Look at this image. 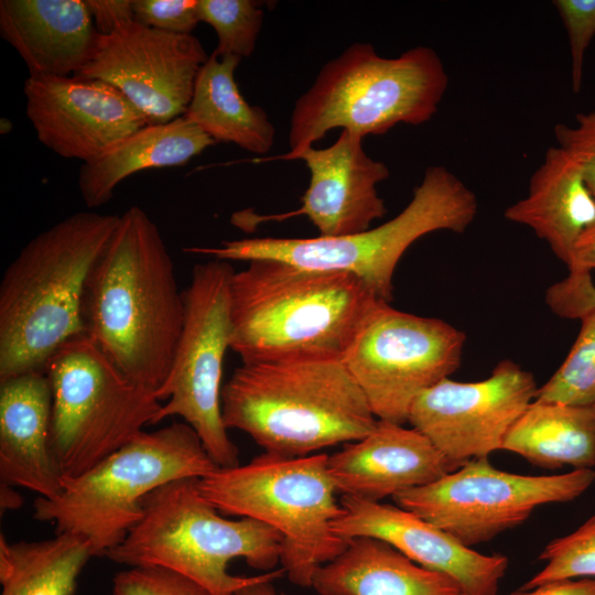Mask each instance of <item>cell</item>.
Masks as SVG:
<instances>
[{
    "instance_id": "30bf717a",
    "label": "cell",
    "mask_w": 595,
    "mask_h": 595,
    "mask_svg": "<svg viewBox=\"0 0 595 595\" xmlns=\"http://www.w3.org/2000/svg\"><path fill=\"white\" fill-rule=\"evenodd\" d=\"M50 448L62 478L76 477L154 424L162 402L126 376L86 335L47 361Z\"/></svg>"
},
{
    "instance_id": "60d3db41",
    "label": "cell",
    "mask_w": 595,
    "mask_h": 595,
    "mask_svg": "<svg viewBox=\"0 0 595 595\" xmlns=\"http://www.w3.org/2000/svg\"><path fill=\"white\" fill-rule=\"evenodd\" d=\"M0 123H1V126H0L1 129H0V130H1V133H2V134H3V133H4V134L9 133V132L12 130V128H13V125H12L11 121H10L9 119H7V118H1Z\"/></svg>"
},
{
    "instance_id": "f1b7e54d",
    "label": "cell",
    "mask_w": 595,
    "mask_h": 595,
    "mask_svg": "<svg viewBox=\"0 0 595 595\" xmlns=\"http://www.w3.org/2000/svg\"><path fill=\"white\" fill-rule=\"evenodd\" d=\"M261 2L251 0H197L201 22L216 32L217 56L249 57L256 47L263 20Z\"/></svg>"
},
{
    "instance_id": "9a60e30c",
    "label": "cell",
    "mask_w": 595,
    "mask_h": 595,
    "mask_svg": "<svg viewBox=\"0 0 595 595\" xmlns=\"http://www.w3.org/2000/svg\"><path fill=\"white\" fill-rule=\"evenodd\" d=\"M207 58L193 34L132 22L110 36L100 35L94 57L76 75L115 86L149 125H156L185 115L197 73Z\"/></svg>"
},
{
    "instance_id": "e0dca14e",
    "label": "cell",
    "mask_w": 595,
    "mask_h": 595,
    "mask_svg": "<svg viewBox=\"0 0 595 595\" xmlns=\"http://www.w3.org/2000/svg\"><path fill=\"white\" fill-rule=\"evenodd\" d=\"M361 137L342 130L328 148L307 147L285 160H302L310 174V184L298 209L257 215L244 210L232 216V224L252 230L264 221H281L306 216L321 237H340L370 228L383 217L387 208L378 195L377 185L389 177L388 166L370 158L363 148Z\"/></svg>"
},
{
    "instance_id": "ba28073f",
    "label": "cell",
    "mask_w": 595,
    "mask_h": 595,
    "mask_svg": "<svg viewBox=\"0 0 595 595\" xmlns=\"http://www.w3.org/2000/svg\"><path fill=\"white\" fill-rule=\"evenodd\" d=\"M477 209L474 192L446 167L433 165L424 172L409 204L375 228L340 237L245 238L183 250L229 262L274 259L312 270L350 273L389 303L393 274L407 249L433 231L464 232Z\"/></svg>"
},
{
    "instance_id": "9c48e42d",
    "label": "cell",
    "mask_w": 595,
    "mask_h": 595,
    "mask_svg": "<svg viewBox=\"0 0 595 595\" xmlns=\"http://www.w3.org/2000/svg\"><path fill=\"white\" fill-rule=\"evenodd\" d=\"M327 458L264 452L248 464L216 468L198 479V488L219 512L252 518L279 531L284 573L291 583L311 587L315 573L349 542L333 529L343 508Z\"/></svg>"
},
{
    "instance_id": "8992f818",
    "label": "cell",
    "mask_w": 595,
    "mask_h": 595,
    "mask_svg": "<svg viewBox=\"0 0 595 595\" xmlns=\"http://www.w3.org/2000/svg\"><path fill=\"white\" fill-rule=\"evenodd\" d=\"M447 86L444 65L431 47H413L389 58L368 43H355L327 62L295 101L290 151L255 161L285 160L335 128L364 138L398 123H424L437 111Z\"/></svg>"
},
{
    "instance_id": "d6a6232c",
    "label": "cell",
    "mask_w": 595,
    "mask_h": 595,
    "mask_svg": "<svg viewBox=\"0 0 595 595\" xmlns=\"http://www.w3.org/2000/svg\"><path fill=\"white\" fill-rule=\"evenodd\" d=\"M134 22L163 32L188 35L201 22L197 0H132Z\"/></svg>"
},
{
    "instance_id": "ffe728a7",
    "label": "cell",
    "mask_w": 595,
    "mask_h": 595,
    "mask_svg": "<svg viewBox=\"0 0 595 595\" xmlns=\"http://www.w3.org/2000/svg\"><path fill=\"white\" fill-rule=\"evenodd\" d=\"M0 34L29 76L78 74L100 40L85 0H1Z\"/></svg>"
},
{
    "instance_id": "277c9868",
    "label": "cell",
    "mask_w": 595,
    "mask_h": 595,
    "mask_svg": "<svg viewBox=\"0 0 595 595\" xmlns=\"http://www.w3.org/2000/svg\"><path fill=\"white\" fill-rule=\"evenodd\" d=\"M198 479H175L150 493L140 521L106 556L129 567L171 570L214 595H236L272 576L281 533L252 518L221 517L202 495Z\"/></svg>"
},
{
    "instance_id": "e575fe53",
    "label": "cell",
    "mask_w": 595,
    "mask_h": 595,
    "mask_svg": "<svg viewBox=\"0 0 595 595\" xmlns=\"http://www.w3.org/2000/svg\"><path fill=\"white\" fill-rule=\"evenodd\" d=\"M554 136L558 147L581 164L586 183L595 196V111L577 113L572 126L556 125Z\"/></svg>"
},
{
    "instance_id": "3957f363",
    "label": "cell",
    "mask_w": 595,
    "mask_h": 595,
    "mask_svg": "<svg viewBox=\"0 0 595 595\" xmlns=\"http://www.w3.org/2000/svg\"><path fill=\"white\" fill-rule=\"evenodd\" d=\"M120 215L72 214L34 236L0 283V381L45 371L67 342L86 335L84 298L89 274Z\"/></svg>"
},
{
    "instance_id": "74e56055",
    "label": "cell",
    "mask_w": 595,
    "mask_h": 595,
    "mask_svg": "<svg viewBox=\"0 0 595 595\" xmlns=\"http://www.w3.org/2000/svg\"><path fill=\"white\" fill-rule=\"evenodd\" d=\"M567 269L586 272L595 270V220L575 244Z\"/></svg>"
},
{
    "instance_id": "7c38bea8",
    "label": "cell",
    "mask_w": 595,
    "mask_h": 595,
    "mask_svg": "<svg viewBox=\"0 0 595 595\" xmlns=\"http://www.w3.org/2000/svg\"><path fill=\"white\" fill-rule=\"evenodd\" d=\"M594 480V469L530 476L499 470L482 457L392 499L472 548L520 526L541 505L576 499Z\"/></svg>"
},
{
    "instance_id": "7402d4cb",
    "label": "cell",
    "mask_w": 595,
    "mask_h": 595,
    "mask_svg": "<svg viewBox=\"0 0 595 595\" xmlns=\"http://www.w3.org/2000/svg\"><path fill=\"white\" fill-rule=\"evenodd\" d=\"M505 218L532 229L567 267L575 244L595 220V196L581 164L562 148H549L528 194L505 210Z\"/></svg>"
},
{
    "instance_id": "4fadbf2b",
    "label": "cell",
    "mask_w": 595,
    "mask_h": 595,
    "mask_svg": "<svg viewBox=\"0 0 595 595\" xmlns=\"http://www.w3.org/2000/svg\"><path fill=\"white\" fill-rule=\"evenodd\" d=\"M465 340L443 320L382 302L343 361L376 418L403 425L416 397L458 369Z\"/></svg>"
},
{
    "instance_id": "6da1fadb",
    "label": "cell",
    "mask_w": 595,
    "mask_h": 595,
    "mask_svg": "<svg viewBox=\"0 0 595 595\" xmlns=\"http://www.w3.org/2000/svg\"><path fill=\"white\" fill-rule=\"evenodd\" d=\"M185 318L184 291L156 224L132 206L86 285V336L130 379L152 390L171 369Z\"/></svg>"
},
{
    "instance_id": "4316f807",
    "label": "cell",
    "mask_w": 595,
    "mask_h": 595,
    "mask_svg": "<svg viewBox=\"0 0 595 595\" xmlns=\"http://www.w3.org/2000/svg\"><path fill=\"white\" fill-rule=\"evenodd\" d=\"M93 556L88 541L69 532L41 541L0 537V595H73Z\"/></svg>"
},
{
    "instance_id": "ab89813d",
    "label": "cell",
    "mask_w": 595,
    "mask_h": 595,
    "mask_svg": "<svg viewBox=\"0 0 595 595\" xmlns=\"http://www.w3.org/2000/svg\"><path fill=\"white\" fill-rule=\"evenodd\" d=\"M21 497L13 491V487L1 484V508H17L21 504Z\"/></svg>"
},
{
    "instance_id": "d4e9b609",
    "label": "cell",
    "mask_w": 595,
    "mask_h": 595,
    "mask_svg": "<svg viewBox=\"0 0 595 595\" xmlns=\"http://www.w3.org/2000/svg\"><path fill=\"white\" fill-rule=\"evenodd\" d=\"M240 57L212 53L201 66L184 117L215 142H231L256 154L273 145L274 127L266 111L244 98L235 80Z\"/></svg>"
},
{
    "instance_id": "5bb4252c",
    "label": "cell",
    "mask_w": 595,
    "mask_h": 595,
    "mask_svg": "<svg viewBox=\"0 0 595 595\" xmlns=\"http://www.w3.org/2000/svg\"><path fill=\"white\" fill-rule=\"evenodd\" d=\"M538 388L530 371L504 359L484 380L447 377L424 390L413 401L408 423L462 466L501 450L508 430L534 400Z\"/></svg>"
},
{
    "instance_id": "7a4b0ae2",
    "label": "cell",
    "mask_w": 595,
    "mask_h": 595,
    "mask_svg": "<svg viewBox=\"0 0 595 595\" xmlns=\"http://www.w3.org/2000/svg\"><path fill=\"white\" fill-rule=\"evenodd\" d=\"M386 302L346 272L256 259L230 284V349L242 364L344 360Z\"/></svg>"
},
{
    "instance_id": "484cf974",
    "label": "cell",
    "mask_w": 595,
    "mask_h": 595,
    "mask_svg": "<svg viewBox=\"0 0 595 595\" xmlns=\"http://www.w3.org/2000/svg\"><path fill=\"white\" fill-rule=\"evenodd\" d=\"M501 450L541 468L593 469L595 404L533 400L508 430Z\"/></svg>"
},
{
    "instance_id": "cb8c5ba5",
    "label": "cell",
    "mask_w": 595,
    "mask_h": 595,
    "mask_svg": "<svg viewBox=\"0 0 595 595\" xmlns=\"http://www.w3.org/2000/svg\"><path fill=\"white\" fill-rule=\"evenodd\" d=\"M215 143L184 116L147 125L100 158L82 164L78 175L82 199L88 208L102 206L113 197L115 188L132 174L185 165Z\"/></svg>"
},
{
    "instance_id": "603a6c76",
    "label": "cell",
    "mask_w": 595,
    "mask_h": 595,
    "mask_svg": "<svg viewBox=\"0 0 595 595\" xmlns=\"http://www.w3.org/2000/svg\"><path fill=\"white\" fill-rule=\"evenodd\" d=\"M311 587L320 595H464L452 577L370 537L349 539L347 548L315 573Z\"/></svg>"
},
{
    "instance_id": "8fae6325",
    "label": "cell",
    "mask_w": 595,
    "mask_h": 595,
    "mask_svg": "<svg viewBox=\"0 0 595 595\" xmlns=\"http://www.w3.org/2000/svg\"><path fill=\"white\" fill-rule=\"evenodd\" d=\"M229 261L213 258L193 268L184 290L185 318L173 363L158 389L154 424L180 416L194 429L218 467L239 465L221 412V376L231 342Z\"/></svg>"
},
{
    "instance_id": "836d02e7",
    "label": "cell",
    "mask_w": 595,
    "mask_h": 595,
    "mask_svg": "<svg viewBox=\"0 0 595 595\" xmlns=\"http://www.w3.org/2000/svg\"><path fill=\"white\" fill-rule=\"evenodd\" d=\"M545 303L553 314L570 320H580L595 311V283L591 272L570 270L564 279L547 289Z\"/></svg>"
},
{
    "instance_id": "d590c367",
    "label": "cell",
    "mask_w": 595,
    "mask_h": 595,
    "mask_svg": "<svg viewBox=\"0 0 595 595\" xmlns=\"http://www.w3.org/2000/svg\"><path fill=\"white\" fill-rule=\"evenodd\" d=\"M97 32L110 36L134 22L132 0H85Z\"/></svg>"
},
{
    "instance_id": "f546056e",
    "label": "cell",
    "mask_w": 595,
    "mask_h": 595,
    "mask_svg": "<svg viewBox=\"0 0 595 595\" xmlns=\"http://www.w3.org/2000/svg\"><path fill=\"white\" fill-rule=\"evenodd\" d=\"M539 560L547 562L544 567L526 582L521 589L562 580L595 578V515L572 533L550 541Z\"/></svg>"
},
{
    "instance_id": "52a82bcc",
    "label": "cell",
    "mask_w": 595,
    "mask_h": 595,
    "mask_svg": "<svg viewBox=\"0 0 595 595\" xmlns=\"http://www.w3.org/2000/svg\"><path fill=\"white\" fill-rule=\"evenodd\" d=\"M218 466L185 422L142 431L85 473L62 478L53 498L37 497L33 517L56 533L86 539L93 556L106 555L123 541L143 515V499L181 478H203Z\"/></svg>"
},
{
    "instance_id": "1f68e13d",
    "label": "cell",
    "mask_w": 595,
    "mask_h": 595,
    "mask_svg": "<svg viewBox=\"0 0 595 595\" xmlns=\"http://www.w3.org/2000/svg\"><path fill=\"white\" fill-rule=\"evenodd\" d=\"M553 6L566 30L572 89L577 94L583 83L585 52L595 36V0H555Z\"/></svg>"
},
{
    "instance_id": "ac0fdd59",
    "label": "cell",
    "mask_w": 595,
    "mask_h": 595,
    "mask_svg": "<svg viewBox=\"0 0 595 595\" xmlns=\"http://www.w3.org/2000/svg\"><path fill=\"white\" fill-rule=\"evenodd\" d=\"M333 522L345 539L370 537L389 543L414 563L452 577L464 595H497L508 567L502 554H483L446 531L398 506L347 495Z\"/></svg>"
},
{
    "instance_id": "44dd1931",
    "label": "cell",
    "mask_w": 595,
    "mask_h": 595,
    "mask_svg": "<svg viewBox=\"0 0 595 595\" xmlns=\"http://www.w3.org/2000/svg\"><path fill=\"white\" fill-rule=\"evenodd\" d=\"M52 390L45 371L0 381L1 484L40 497L62 490V476L50 448Z\"/></svg>"
},
{
    "instance_id": "f35d334b",
    "label": "cell",
    "mask_w": 595,
    "mask_h": 595,
    "mask_svg": "<svg viewBox=\"0 0 595 595\" xmlns=\"http://www.w3.org/2000/svg\"><path fill=\"white\" fill-rule=\"evenodd\" d=\"M283 573L281 567L272 576L239 589L236 595H277L272 581L281 577Z\"/></svg>"
},
{
    "instance_id": "8d00e7d4",
    "label": "cell",
    "mask_w": 595,
    "mask_h": 595,
    "mask_svg": "<svg viewBox=\"0 0 595 595\" xmlns=\"http://www.w3.org/2000/svg\"><path fill=\"white\" fill-rule=\"evenodd\" d=\"M509 595H595V578L555 581L527 591L519 588Z\"/></svg>"
},
{
    "instance_id": "5b68a950",
    "label": "cell",
    "mask_w": 595,
    "mask_h": 595,
    "mask_svg": "<svg viewBox=\"0 0 595 595\" xmlns=\"http://www.w3.org/2000/svg\"><path fill=\"white\" fill-rule=\"evenodd\" d=\"M225 426L301 457L368 435L378 419L343 360L241 364L221 390Z\"/></svg>"
},
{
    "instance_id": "83f0119b",
    "label": "cell",
    "mask_w": 595,
    "mask_h": 595,
    "mask_svg": "<svg viewBox=\"0 0 595 595\" xmlns=\"http://www.w3.org/2000/svg\"><path fill=\"white\" fill-rule=\"evenodd\" d=\"M578 334L554 374L538 388L534 400L572 405L595 404V311L581 318Z\"/></svg>"
},
{
    "instance_id": "d6986e66",
    "label": "cell",
    "mask_w": 595,
    "mask_h": 595,
    "mask_svg": "<svg viewBox=\"0 0 595 595\" xmlns=\"http://www.w3.org/2000/svg\"><path fill=\"white\" fill-rule=\"evenodd\" d=\"M459 467L415 429L383 420L327 458L337 493L369 501L425 486Z\"/></svg>"
},
{
    "instance_id": "4dcf8cb0",
    "label": "cell",
    "mask_w": 595,
    "mask_h": 595,
    "mask_svg": "<svg viewBox=\"0 0 595 595\" xmlns=\"http://www.w3.org/2000/svg\"><path fill=\"white\" fill-rule=\"evenodd\" d=\"M110 595H214L193 580L163 567H129L112 578Z\"/></svg>"
},
{
    "instance_id": "2e32d148",
    "label": "cell",
    "mask_w": 595,
    "mask_h": 595,
    "mask_svg": "<svg viewBox=\"0 0 595 595\" xmlns=\"http://www.w3.org/2000/svg\"><path fill=\"white\" fill-rule=\"evenodd\" d=\"M23 91L37 140L65 159L91 162L149 125L118 88L97 78L29 76Z\"/></svg>"
}]
</instances>
